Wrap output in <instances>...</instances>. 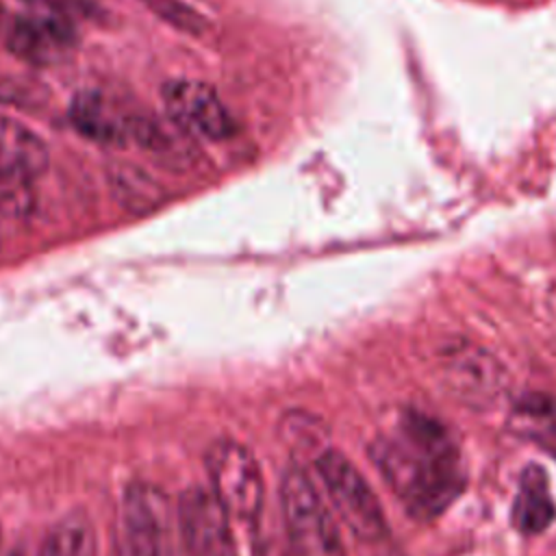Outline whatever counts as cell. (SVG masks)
Returning a JSON list of instances; mask_svg holds the SVG:
<instances>
[{"mask_svg": "<svg viewBox=\"0 0 556 556\" xmlns=\"http://www.w3.org/2000/svg\"><path fill=\"white\" fill-rule=\"evenodd\" d=\"M367 454L417 521L437 519L465 491L467 469L456 439L421 410H402L395 426L369 443Z\"/></svg>", "mask_w": 556, "mask_h": 556, "instance_id": "cell-1", "label": "cell"}, {"mask_svg": "<svg viewBox=\"0 0 556 556\" xmlns=\"http://www.w3.org/2000/svg\"><path fill=\"white\" fill-rule=\"evenodd\" d=\"M280 508L295 556H345L334 517L304 469L289 467L285 471Z\"/></svg>", "mask_w": 556, "mask_h": 556, "instance_id": "cell-2", "label": "cell"}, {"mask_svg": "<svg viewBox=\"0 0 556 556\" xmlns=\"http://www.w3.org/2000/svg\"><path fill=\"white\" fill-rule=\"evenodd\" d=\"M315 469L326 484L334 510L354 536L374 543L389 534L380 500L343 452L332 447L321 450L315 456Z\"/></svg>", "mask_w": 556, "mask_h": 556, "instance_id": "cell-3", "label": "cell"}, {"mask_svg": "<svg viewBox=\"0 0 556 556\" xmlns=\"http://www.w3.org/2000/svg\"><path fill=\"white\" fill-rule=\"evenodd\" d=\"M211 493L222 508L241 521H254L263 508L265 484L254 454L232 439H219L206 450Z\"/></svg>", "mask_w": 556, "mask_h": 556, "instance_id": "cell-4", "label": "cell"}, {"mask_svg": "<svg viewBox=\"0 0 556 556\" xmlns=\"http://www.w3.org/2000/svg\"><path fill=\"white\" fill-rule=\"evenodd\" d=\"M174 508L150 482H130L122 495V556H174Z\"/></svg>", "mask_w": 556, "mask_h": 556, "instance_id": "cell-5", "label": "cell"}, {"mask_svg": "<svg viewBox=\"0 0 556 556\" xmlns=\"http://www.w3.org/2000/svg\"><path fill=\"white\" fill-rule=\"evenodd\" d=\"M176 530L185 556H237L230 515L215 495L202 486H189L176 504Z\"/></svg>", "mask_w": 556, "mask_h": 556, "instance_id": "cell-6", "label": "cell"}, {"mask_svg": "<svg viewBox=\"0 0 556 556\" xmlns=\"http://www.w3.org/2000/svg\"><path fill=\"white\" fill-rule=\"evenodd\" d=\"M163 102L174 124L185 132L222 141L235 132V119L219 100L217 91L193 78L169 80L163 87Z\"/></svg>", "mask_w": 556, "mask_h": 556, "instance_id": "cell-7", "label": "cell"}, {"mask_svg": "<svg viewBox=\"0 0 556 556\" xmlns=\"http://www.w3.org/2000/svg\"><path fill=\"white\" fill-rule=\"evenodd\" d=\"M445 387L473 408H484L497 402L504 393V371L500 363L473 345H454L441 358Z\"/></svg>", "mask_w": 556, "mask_h": 556, "instance_id": "cell-8", "label": "cell"}, {"mask_svg": "<svg viewBox=\"0 0 556 556\" xmlns=\"http://www.w3.org/2000/svg\"><path fill=\"white\" fill-rule=\"evenodd\" d=\"M74 41L76 35L70 17L48 11L17 17L7 33V48L17 59L35 65H52L61 61Z\"/></svg>", "mask_w": 556, "mask_h": 556, "instance_id": "cell-9", "label": "cell"}, {"mask_svg": "<svg viewBox=\"0 0 556 556\" xmlns=\"http://www.w3.org/2000/svg\"><path fill=\"white\" fill-rule=\"evenodd\" d=\"M70 122L87 139L104 146H124L130 113L100 91H80L70 104Z\"/></svg>", "mask_w": 556, "mask_h": 556, "instance_id": "cell-10", "label": "cell"}, {"mask_svg": "<svg viewBox=\"0 0 556 556\" xmlns=\"http://www.w3.org/2000/svg\"><path fill=\"white\" fill-rule=\"evenodd\" d=\"M48 146L22 122L0 115V176L33 180L48 167Z\"/></svg>", "mask_w": 556, "mask_h": 556, "instance_id": "cell-11", "label": "cell"}, {"mask_svg": "<svg viewBox=\"0 0 556 556\" xmlns=\"http://www.w3.org/2000/svg\"><path fill=\"white\" fill-rule=\"evenodd\" d=\"M556 517L547 473L539 465H528L519 478V489L510 508V521L521 534H539Z\"/></svg>", "mask_w": 556, "mask_h": 556, "instance_id": "cell-12", "label": "cell"}, {"mask_svg": "<svg viewBox=\"0 0 556 556\" xmlns=\"http://www.w3.org/2000/svg\"><path fill=\"white\" fill-rule=\"evenodd\" d=\"M513 428L526 437L547 447L556 456V400L549 395H523L515 404Z\"/></svg>", "mask_w": 556, "mask_h": 556, "instance_id": "cell-13", "label": "cell"}, {"mask_svg": "<svg viewBox=\"0 0 556 556\" xmlns=\"http://www.w3.org/2000/svg\"><path fill=\"white\" fill-rule=\"evenodd\" d=\"M109 178L117 202L132 213H146L161 200L159 185L143 169H137L128 163H115V167L109 172Z\"/></svg>", "mask_w": 556, "mask_h": 556, "instance_id": "cell-14", "label": "cell"}, {"mask_svg": "<svg viewBox=\"0 0 556 556\" xmlns=\"http://www.w3.org/2000/svg\"><path fill=\"white\" fill-rule=\"evenodd\" d=\"M39 556H96V534L87 517L61 519L43 539Z\"/></svg>", "mask_w": 556, "mask_h": 556, "instance_id": "cell-15", "label": "cell"}, {"mask_svg": "<svg viewBox=\"0 0 556 556\" xmlns=\"http://www.w3.org/2000/svg\"><path fill=\"white\" fill-rule=\"evenodd\" d=\"M159 20L187 35H200L206 30V20L182 0H137Z\"/></svg>", "mask_w": 556, "mask_h": 556, "instance_id": "cell-16", "label": "cell"}, {"mask_svg": "<svg viewBox=\"0 0 556 556\" xmlns=\"http://www.w3.org/2000/svg\"><path fill=\"white\" fill-rule=\"evenodd\" d=\"M35 208L33 180L22 176H0V213L7 217H26Z\"/></svg>", "mask_w": 556, "mask_h": 556, "instance_id": "cell-17", "label": "cell"}, {"mask_svg": "<svg viewBox=\"0 0 556 556\" xmlns=\"http://www.w3.org/2000/svg\"><path fill=\"white\" fill-rule=\"evenodd\" d=\"M46 98V91L37 85L26 80L24 76H15L11 72L0 70V102L9 106H37Z\"/></svg>", "mask_w": 556, "mask_h": 556, "instance_id": "cell-18", "label": "cell"}, {"mask_svg": "<svg viewBox=\"0 0 556 556\" xmlns=\"http://www.w3.org/2000/svg\"><path fill=\"white\" fill-rule=\"evenodd\" d=\"M11 556H22V554H11Z\"/></svg>", "mask_w": 556, "mask_h": 556, "instance_id": "cell-19", "label": "cell"}, {"mask_svg": "<svg viewBox=\"0 0 556 556\" xmlns=\"http://www.w3.org/2000/svg\"><path fill=\"white\" fill-rule=\"evenodd\" d=\"M0 541H2V530H0Z\"/></svg>", "mask_w": 556, "mask_h": 556, "instance_id": "cell-20", "label": "cell"}]
</instances>
